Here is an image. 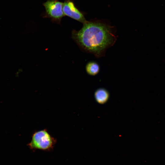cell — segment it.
<instances>
[{
	"label": "cell",
	"mask_w": 165,
	"mask_h": 165,
	"mask_svg": "<svg viewBox=\"0 0 165 165\" xmlns=\"http://www.w3.org/2000/svg\"><path fill=\"white\" fill-rule=\"evenodd\" d=\"M83 24L80 30H72L73 39L82 51L97 58L105 56L117 40L113 28L99 22L87 21Z\"/></svg>",
	"instance_id": "cell-1"
},
{
	"label": "cell",
	"mask_w": 165,
	"mask_h": 165,
	"mask_svg": "<svg viewBox=\"0 0 165 165\" xmlns=\"http://www.w3.org/2000/svg\"><path fill=\"white\" fill-rule=\"evenodd\" d=\"M56 142V139L44 129L34 132L28 145L31 149L50 151L53 149Z\"/></svg>",
	"instance_id": "cell-2"
},
{
	"label": "cell",
	"mask_w": 165,
	"mask_h": 165,
	"mask_svg": "<svg viewBox=\"0 0 165 165\" xmlns=\"http://www.w3.org/2000/svg\"><path fill=\"white\" fill-rule=\"evenodd\" d=\"M63 3L59 0H47L43 3L45 11L43 17L50 18L53 22L60 24L65 16L63 11Z\"/></svg>",
	"instance_id": "cell-3"
},
{
	"label": "cell",
	"mask_w": 165,
	"mask_h": 165,
	"mask_svg": "<svg viewBox=\"0 0 165 165\" xmlns=\"http://www.w3.org/2000/svg\"><path fill=\"white\" fill-rule=\"evenodd\" d=\"M63 11L65 16L71 17L83 24L87 21L83 13L75 6L72 0H64L63 5Z\"/></svg>",
	"instance_id": "cell-4"
},
{
	"label": "cell",
	"mask_w": 165,
	"mask_h": 165,
	"mask_svg": "<svg viewBox=\"0 0 165 165\" xmlns=\"http://www.w3.org/2000/svg\"><path fill=\"white\" fill-rule=\"evenodd\" d=\"M109 93L108 90L104 88H100L94 93V97L97 102L103 104L107 102L109 97Z\"/></svg>",
	"instance_id": "cell-5"
},
{
	"label": "cell",
	"mask_w": 165,
	"mask_h": 165,
	"mask_svg": "<svg viewBox=\"0 0 165 165\" xmlns=\"http://www.w3.org/2000/svg\"><path fill=\"white\" fill-rule=\"evenodd\" d=\"M85 69L87 73L91 76H95L99 72L100 67L97 62L94 61L89 62L86 64Z\"/></svg>",
	"instance_id": "cell-6"
}]
</instances>
